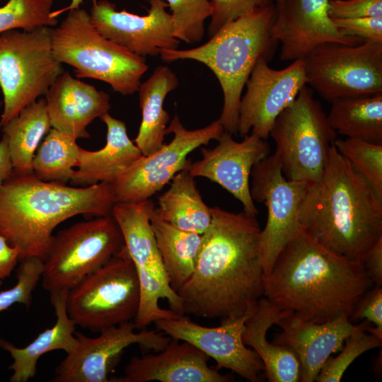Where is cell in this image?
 <instances>
[{
    "label": "cell",
    "instance_id": "cell-6",
    "mask_svg": "<svg viewBox=\"0 0 382 382\" xmlns=\"http://www.w3.org/2000/svg\"><path fill=\"white\" fill-rule=\"evenodd\" d=\"M51 37L55 57L72 66L77 78L102 81L122 95L138 91L149 68L144 57L100 33L83 8L69 11L59 26L52 28Z\"/></svg>",
    "mask_w": 382,
    "mask_h": 382
},
{
    "label": "cell",
    "instance_id": "cell-43",
    "mask_svg": "<svg viewBox=\"0 0 382 382\" xmlns=\"http://www.w3.org/2000/svg\"><path fill=\"white\" fill-rule=\"evenodd\" d=\"M18 261V249L11 246L6 238L0 235V286L3 281L11 275Z\"/></svg>",
    "mask_w": 382,
    "mask_h": 382
},
{
    "label": "cell",
    "instance_id": "cell-40",
    "mask_svg": "<svg viewBox=\"0 0 382 382\" xmlns=\"http://www.w3.org/2000/svg\"><path fill=\"white\" fill-rule=\"evenodd\" d=\"M328 12L339 19L382 17V0H329Z\"/></svg>",
    "mask_w": 382,
    "mask_h": 382
},
{
    "label": "cell",
    "instance_id": "cell-25",
    "mask_svg": "<svg viewBox=\"0 0 382 382\" xmlns=\"http://www.w3.org/2000/svg\"><path fill=\"white\" fill-rule=\"evenodd\" d=\"M289 312L280 310L262 296L245 323L243 341L260 358L270 382L300 381V363L295 352L288 347L270 342L267 339L269 329Z\"/></svg>",
    "mask_w": 382,
    "mask_h": 382
},
{
    "label": "cell",
    "instance_id": "cell-34",
    "mask_svg": "<svg viewBox=\"0 0 382 382\" xmlns=\"http://www.w3.org/2000/svg\"><path fill=\"white\" fill-rule=\"evenodd\" d=\"M53 3L54 0H9L0 7V33L56 25L57 19L52 16Z\"/></svg>",
    "mask_w": 382,
    "mask_h": 382
},
{
    "label": "cell",
    "instance_id": "cell-37",
    "mask_svg": "<svg viewBox=\"0 0 382 382\" xmlns=\"http://www.w3.org/2000/svg\"><path fill=\"white\" fill-rule=\"evenodd\" d=\"M43 268L44 261L38 257H29L20 262L16 272V284L0 291V313L15 303L30 307L33 292L42 278Z\"/></svg>",
    "mask_w": 382,
    "mask_h": 382
},
{
    "label": "cell",
    "instance_id": "cell-38",
    "mask_svg": "<svg viewBox=\"0 0 382 382\" xmlns=\"http://www.w3.org/2000/svg\"><path fill=\"white\" fill-rule=\"evenodd\" d=\"M210 2L212 13L208 27L209 37L228 22L273 4L272 0H210Z\"/></svg>",
    "mask_w": 382,
    "mask_h": 382
},
{
    "label": "cell",
    "instance_id": "cell-39",
    "mask_svg": "<svg viewBox=\"0 0 382 382\" xmlns=\"http://www.w3.org/2000/svg\"><path fill=\"white\" fill-rule=\"evenodd\" d=\"M351 321L365 320L374 324L366 330L382 339V287L374 285L358 301L349 316Z\"/></svg>",
    "mask_w": 382,
    "mask_h": 382
},
{
    "label": "cell",
    "instance_id": "cell-1",
    "mask_svg": "<svg viewBox=\"0 0 382 382\" xmlns=\"http://www.w3.org/2000/svg\"><path fill=\"white\" fill-rule=\"evenodd\" d=\"M195 270L178 289L184 315L209 319L239 317L263 296L261 228L256 216L210 207Z\"/></svg>",
    "mask_w": 382,
    "mask_h": 382
},
{
    "label": "cell",
    "instance_id": "cell-27",
    "mask_svg": "<svg viewBox=\"0 0 382 382\" xmlns=\"http://www.w3.org/2000/svg\"><path fill=\"white\" fill-rule=\"evenodd\" d=\"M179 81L175 73L167 66H157L139 88L141 122L134 139L143 156H148L164 144L170 116L163 104L167 95Z\"/></svg>",
    "mask_w": 382,
    "mask_h": 382
},
{
    "label": "cell",
    "instance_id": "cell-13",
    "mask_svg": "<svg viewBox=\"0 0 382 382\" xmlns=\"http://www.w3.org/2000/svg\"><path fill=\"white\" fill-rule=\"evenodd\" d=\"M250 175L252 198L264 203L267 209V221L260 236L265 277L281 250L302 231L299 212L310 184L288 180L274 154L256 163Z\"/></svg>",
    "mask_w": 382,
    "mask_h": 382
},
{
    "label": "cell",
    "instance_id": "cell-33",
    "mask_svg": "<svg viewBox=\"0 0 382 382\" xmlns=\"http://www.w3.org/2000/svg\"><path fill=\"white\" fill-rule=\"evenodd\" d=\"M333 144L382 199V144L351 138L335 139Z\"/></svg>",
    "mask_w": 382,
    "mask_h": 382
},
{
    "label": "cell",
    "instance_id": "cell-22",
    "mask_svg": "<svg viewBox=\"0 0 382 382\" xmlns=\"http://www.w3.org/2000/svg\"><path fill=\"white\" fill-rule=\"evenodd\" d=\"M45 96L52 127L75 139L89 137L88 125L111 108L107 93L65 71Z\"/></svg>",
    "mask_w": 382,
    "mask_h": 382
},
{
    "label": "cell",
    "instance_id": "cell-9",
    "mask_svg": "<svg viewBox=\"0 0 382 382\" xmlns=\"http://www.w3.org/2000/svg\"><path fill=\"white\" fill-rule=\"evenodd\" d=\"M139 303L137 271L125 245L69 289L66 298L69 317L92 332L134 320Z\"/></svg>",
    "mask_w": 382,
    "mask_h": 382
},
{
    "label": "cell",
    "instance_id": "cell-20",
    "mask_svg": "<svg viewBox=\"0 0 382 382\" xmlns=\"http://www.w3.org/2000/svg\"><path fill=\"white\" fill-rule=\"evenodd\" d=\"M273 343L291 348L300 363V381H316L323 365L340 352L346 338L357 328L347 314L323 323L307 321L289 312L276 324Z\"/></svg>",
    "mask_w": 382,
    "mask_h": 382
},
{
    "label": "cell",
    "instance_id": "cell-30",
    "mask_svg": "<svg viewBox=\"0 0 382 382\" xmlns=\"http://www.w3.org/2000/svg\"><path fill=\"white\" fill-rule=\"evenodd\" d=\"M52 127L45 98L28 105L1 128L7 139L14 173L34 174V153Z\"/></svg>",
    "mask_w": 382,
    "mask_h": 382
},
{
    "label": "cell",
    "instance_id": "cell-15",
    "mask_svg": "<svg viewBox=\"0 0 382 382\" xmlns=\"http://www.w3.org/2000/svg\"><path fill=\"white\" fill-rule=\"evenodd\" d=\"M265 57L255 64L241 96L238 134L251 133L267 140L277 116L296 99L306 85L303 59H297L282 69L268 65Z\"/></svg>",
    "mask_w": 382,
    "mask_h": 382
},
{
    "label": "cell",
    "instance_id": "cell-44",
    "mask_svg": "<svg viewBox=\"0 0 382 382\" xmlns=\"http://www.w3.org/2000/svg\"><path fill=\"white\" fill-rule=\"evenodd\" d=\"M14 173L12 159L6 137L0 140V187Z\"/></svg>",
    "mask_w": 382,
    "mask_h": 382
},
{
    "label": "cell",
    "instance_id": "cell-28",
    "mask_svg": "<svg viewBox=\"0 0 382 382\" xmlns=\"http://www.w3.org/2000/svg\"><path fill=\"white\" fill-rule=\"evenodd\" d=\"M158 204L156 211L163 220L185 231L202 235L212 221L210 207L204 202L189 166L173 177Z\"/></svg>",
    "mask_w": 382,
    "mask_h": 382
},
{
    "label": "cell",
    "instance_id": "cell-42",
    "mask_svg": "<svg viewBox=\"0 0 382 382\" xmlns=\"http://www.w3.org/2000/svg\"><path fill=\"white\" fill-rule=\"evenodd\" d=\"M364 267L374 285H382V238L368 251L362 260Z\"/></svg>",
    "mask_w": 382,
    "mask_h": 382
},
{
    "label": "cell",
    "instance_id": "cell-47",
    "mask_svg": "<svg viewBox=\"0 0 382 382\" xmlns=\"http://www.w3.org/2000/svg\"><path fill=\"white\" fill-rule=\"evenodd\" d=\"M2 103L0 101V107L1 106Z\"/></svg>",
    "mask_w": 382,
    "mask_h": 382
},
{
    "label": "cell",
    "instance_id": "cell-31",
    "mask_svg": "<svg viewBox=\"0 0 382 382\" xmlns=\"http://www.w3.org/2000/svg\"><path fill=\"white\" fill-rule=\"evenodd\" d=\"M331 127L347 138L382 144V93L331 102Z\"/></svg>",
    "mask_w": 382,
    "mask_h": 382
},
{
    "label": "cell",
    "instance_id": "cell-23",
    "mask_svg": "<svg viewBox=\"0 0 382 382\" xmlns=\"http://www.w3.org/2000/svg\"><path fill=\"white\" fill-rule=\"evenodd\" d=\"M100 119L107 127L106 144L98 151L80 147L78 169L70 180L73 186L87 187L101 183L113 185L142 156L128 137L125 122L109 113Z\"/></svg>",
    "mask_w": 382,
    "mask_h": 382
},
{
    "label": "cell",
    "instance_id": "cell-17",
    "mask_svg": "<svg viewBox=\"0 0 382 382\" xmlns=\"http://www.w3.org/2000/svg\"><path fill=\"white\" fill-rule=\"evenodd\" d=\"M149 3L148 13L139 16L117 11L115 4L108 0H93L91 21L104 37L144 58L158 55L163 49L178 48L180 41L174 36L167 3L163 0Z\"/></svg>",
    "mask_w": 382,
    "mask_h": 382
},
{
    "label": "cell",
    "instance_id": "cell-46",
    "mask_svg": "<svg viewBox=\"0 0 382 382\" xmlns=\"http://www.w3.org/2000/svg\"><path fill=\"white\" fill-rule=\"evenodd\" d=\"M273 2H276V3H278L279 1H281L282 0H272Z\"/></svg>",
    "mask_w": 382,
    "mask_h": 382
},
{
    "label": "cell",
    "instance_id": "cell-12",
    "mask_svg": "<svg viewBox=\"0 0 382 382\" xmlns=\"http://www.w3.org/2000/svg\"><path fill=\"white\" fill-rule=\"evenodd\" d=\"M224 129L218 120L195 129L184 127L175 115L166 128L173 134L170 143L134 161L112 185L116 200L136 202L150 199L190 163L187 156L212 140H217Z\"/></svg>",
    "mask_w": 382,
    "mask_h": 382
},
{
    "label": "cell",
    "instance_id": "cell-41",
    "mask_svg": "<svg viewBox=\"0 0 382 382\" xmlns=\"http://www.w3.org/2000/svg\"><path fill=\"white\" fill-rule=\"evenodd\" d=\"M332 20L337 29L346 35L382 42V17Z\"/></svg>",
    "mask_w": 382,
    "mask_h": 382
},
{
    "label": "cell",
    "instance_id": "cell-2",
    "mask_svg": "<svg viewBox=\"0 0 382 382\" xmlns=\"http://www.w3.org/2000/svg\"><path fill=\"white\" fill-rule=\"evenodd\" d=\"M374 286L362 262L328 250L303 231L281 250L263 279V296L280 310L323 323L352 313Z\"/></svg>",
    "mask_w": 382,
    "mask_h": 382
},
{
    "label": "cell",
    "instance_id": "cell-18",
    "mask_svg": "<svg viewBox=\"0 0 382 382\" xmlns=\"http://www.w3.org/2000/svg\"><path fill=\"white\" fill-rule=\"evenodd\" d=\"M329 0H282L276 3L272 38L281 45L282 61L303 59L321 44L353 46L364 41L340 32L328 15Z\"/></svg>",
    "mask_w": 382,
    "mask_h": 382
},
{
    "label": "cell",
    "instance_id": "cell-48",
    "mask_svg": "<svg viewBox=\"0 0 382 382\" xmlns=\"http://www.w3.org/2000/svg\"><path fill=\"white\" fill-rule=\"evenodd\" d=\"M0 1H2V0H0Z\"/></svg>",
    "mask_w": 382,
    "mask_h": 382
},
{
    "label": "cell",
    "instance_id": "cell-8",
    "mask_svg": "<svg viewBox=\"0 0 382 382\" xmlns=\"http://www.w3.org/2000/svg\"><path fill=\"white\" fill-rule=\"evenodd\" d=\"M336 134L320 102L304 86L277 116L270 132L284 176L308 184L318 183Z\"/></svg>",
    "mask_w": 382,
    "mask_h": 382
},
{
    "label": "cell",
    "instance_id": "cell-35",
    "mask_svg": "<svg viewBox=\"0 0 382 382\" xmlns=\"http://www.w3.org/2000/svg\"><path fill=\"white\" fill-rule=\"evenodd\" d=\"M369 323L364 321L346 338L340 354L330 356L323 365L316 381L339 382L349 365L361 354L382 345V339L366 330Z\"/></svg>",
    "mask_w": 382,
    "mask_h": 382
},
{
    "label": "cell",
    "instance_id": "cell-10",
    "mask_svg": "<svg viewBox=\"0 0 382 382\" xmlns=\"http://www.w3.org/2000/svg\"><path fill=\"white\" fill-rule=\"evenodd\" d=\"M125 245L112 215L81 221L54 236L42 274L49 292L69 290L115 256Z\"/></svg>",
    "mask_w": 382,
    "mask_h": 382
},
{
    "label": "cell",
    "instance_id": "cell-45",
    "mask_svg": "<svg viewBox=\"0 0 382 382\" xmlns=\"http://www.w3.org/2000/svg\"><path fill=\"white\" fill-rule=\"evenodd\" d=\"M83 3V0H71V3L69 6H67L66 8H64L61 10H58L54 12H52V16L54 18H57V16L62 13V12H64L65 11H71L73 9H76L80 8V5Z\"/></svg>",
    "mask_w": 382,
    "mask_h": 382
},
{
    "label": "cell",
    "instance_id": "cell-21",
    "mask_svg": "<svg viewBox=\"0 0 382 382\" xmlns=\"http://www.w3.org/2000/svg\"><path fill=\"white\" fill-rule=\"evenodd\" d=\"M203 352L183 341L171 338L157 354L133 356L124 375L112 377L111 382H229L233 377L209 366Z\"/></svg>",
    "mask_w": 382,
    "mask_h": 382
},
{
    "label": "cell",
    "instance_id": "cell-29",
    "mask_svg": "<svg viewBox=\"0 0 382 382\" xmlns=\"http://www.w3.org/2000/svg\"><path fill=\"white\" fill-rule=\"evenodd\" d=\"M150 222L169 284L177 292L195 270L202 235L165 221L155 207L151 211Z\"/></svg>",
    "mask_w": 382,
    "mask_h": 382
},
{
    "label": "cell",
    "instance_id": "cell-4",
    "mask_svg": "<svg viewBox=\"0 0 382 382\" xmlns=\"http://www.w3.org/2000/svg\"><path fill=\"white\" fill-rule=\"evenodd\" d=\"M116 202L112 184L67 186L13 173L0 187V235L18 249L19 262L44 261L59 224L78 215H111Z\"/></svg>",
    "mask_w": 382,
    "mask_h": 382
},
{
    "label": "cell",
    "instance_id": "cell-3",
    "mask_svg": "<svg viewBox=\"0 0 382 382\" xmlns=\"http://www.w3.org/2000/svg\"><path fill=\"white\" fill-rule=\"evenodd\" d=\"M299 221L318 244L362 262L382 238V199L332 144L321 179L308 185Z\"/></svg>",
    "mask_w": 382,
    "mask_h": 382
},
{
    "label": "cell",
    "instance_id": "cell-36",
    "mask_svg": "<svg viewBox=\"0 0 382 382\" xmlns=\"http://www.w3.org/2000/svg\"><path fill=\"white\" fill-rule=\"evenodd\" d=\"M171 11L174 36L188 44L201 42L204 22L212 13L210 0H166Z\"/></svg>",
    "mask_w": 382,
    "mask_h": 382
},
{
    "label": "cell",
    "instance_id": "cell-19",
    "mask_svg": "<svg viewBox=\"0 0 382 382\" xmlns=\"http://www.w3.org/2000/svg\"><path fill=\"white\" fill-rule=\"evenodd\" d=\"M212 149L200 148L202 158L189 165L194 178L203 177L213 181L236 198L243 211L257 216L250 185L253 166L270 154L267 140L251 133L237 141L233 135L224 131Z\"/></svg>",
    "mask_w": 382,
    "mask_h": 382
},
{
    "label": "cell",
    "instance_id": "cell-7",
    "mask_svg": "<svg viewBox=\"0 0 382 382\" xmlns=\"http://www.w3.org/2000/svg\"><path fill=\"white\" fill-rule=\"evenodd\" d=\"M52 28L11 30L0 33V88L4 110L0 129L37 98L45 95L64 72L52 45Z\"/></svg>",
    "mask_w": 382,
    "mask_h": 382
},
{
    "label": "cell",
    "instance_id": "cell-11",
    "mask_svg": "<svg viewBox=\"0 0 382 382\" xmlns=\"http://www.w3.org/2000/svg\"><path fill=\"white\" fill-rule=\"evenodd\" d=\"M303 60L306 84L330 103L382 93V42H326Z\"/></svg>",
    "mask_w": 382,
    "mask_h": 382
},
{
    "label": "cell",
    "instance_id": "cell-26",
    "mask_svg": "<svg viewBox=\"0 0 382 382\" xmlns=\"http://www.w3.org/2000/svg\"><path fill=\"white\" fill-rule=\"evenodd\" d=\"M154 207L151 199L136 202H117L112 215L121 230L137 274H152L169 283L150 222V213Z\"/></svg>",
    "mask_w": 382,
    "mask_h": 382
},
{
    "label": "cell",
    "instance_id": "cell-24",
    "mask_svg": "<svg viewBox=\"0 0 382 382\" xmlns=\"http://www.w3.org/2000/svg\"><path fill=\"white\" fill-rule=\"evenodd\" d=\"M68 291L66 289L50 291V301L57 316L56 323L40 332L25 347H17L0 338V347L8 352L13 359V363L8 367L13 371L11 382H27L33 378L37 373V361L43 354L54 350H63L69 354L78 345L74 334L76 324L66 308Z\"/></svg>",
    "mask_w": 382,
    "mask_h": 382
},
{
    "label": "cell",
    "instance_id": "cell-14",
    "mask_svg": "<svg viewBox=\"0 0 382 382\" xmlns=\"http://www.w3.org/2000/svg\"><path fill=\"white\" fill-rule=\"evenodd\" d=\"M135 328L132 320L103 329L93 338L75 331L78 345L57 366L53 381L108 382L109 374L127 347L137 344L158 352L171 339L156 330L144 328L135 332Z\"/></svg>",
    "mask_w": 382,
    "mask_h": 382
},
{
    "label": "cell",
    "instance_id": "cell-16",
    "mask_svg": "<svg viewBox=\"0 0 382 382\" xmlns=\"http://www.w3.org/2000/svg\"><path fill=\"white\" fill-rule=\"evenodd\" d=\"M254 311L221 320L217 327L200 325L185 315L178 318L161 319L154 323L158 330L171 338L187 342L213 358L218 369H227L249 381L259 382L262 381L264 365L242 337L245 323Z\"/></svg>",
    "mask_w": 382,
    "mask_h": 382
},
{
    "label": "cell",
    "instance_id": "cell-32",
    "mask_svg": "<svg viewBox=\"0 0 382 382\" xmlns=\"http://www.w3.org/2000/svg\"><path fill=\"white\" fill-rule=\"evenodd\" d=\"M79 149L76 139L50 129L34 156V175L43 181L66 184L77 167Z\"/></svg>",
    "mask_w": 382,
    "mask_h": 382
},
{
    "label": "cell",
    "instance_id": "cell-5",
    "mask_svg": "<svg viewBox=\"0 0 382 382\" xmlns=\"http://www.w3.org/2000/svg\"><path fill=\"white\" fill-rule=\"evenodd\" d=\"M274 14L272 4L228 22L199 46L160 51L163 62L195 60L214 74L224 97L219 120L232 135L238 134L240 102L245 83L258 59L263 57L270 60L277 43L270 35Z\"/></svg>",
    "mask_w": 382,
    "mask_h": 382
}]
</instances>
